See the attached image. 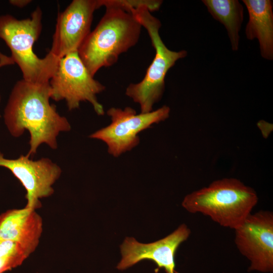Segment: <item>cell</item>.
I'll return each instance as SVG.
<instances>
[{
  "mask_svg": "<svg viewBox=\"0 0 273 273\" xmlns=\"http://www.w3.org/2000/svg\"><path fill=\"white\" fill-rule=\"evenodd\" d=\"M49 82L35 83L22 79L14 85L5 108L4 118L10 134L15 138L27 130L30 148L26 155H34L42 144L57 148V138L61 132L70 130L67 119L51 104Z\"/></svg>",
  "mask_w": 273,
  "mask_h": 273,
  "instance_id": "obj_1",
  "label": "cell"
},
{
  "mask_svg": "<svg viewBox=\"0 0 273 273\" xmlns=\"http://www.w3.org/2000/svg\"><path fill=\"white\" fill-rule=\"evenodd\" d=\"M105 8L104 16L77 51L94 77L102 67L116 63L121 54L138 43L142 27L130 13L116 7Z\"/></svg>",
  "mask_w": 273,
  "mask_h": 273,
  "instance_id": "obj_2",
  "label": "cell"
},
{
  "mask_svg": "<svg viewBox=\"0 0 273 273\" xmlns=\"http://www.w3.org/2000/svg\"><path fill=\"white\" fill-rule=\"evenodd\" d=\"M258 200L251 187L237 178H224L188 194L182 206L190 213H202L222 226L235 230L251 213Z\"/></svg>",
  "mask_w": 273,
  "mask_h": 273,
  "instance_id": "obj_3",
  "label": "cell"
},
{
  "mask_svg": "<svg viewBox=\"0 0 273 273\" xmlns=\"http://www.w3.org/2000/svg\"><path fill=\"white\" fill-rule=\"evenodd\" d=\"M42 11L37 7L30 17L18 20L10 14L0 16V38L10 49L11 58L20 68L23 79L35 83L49 82L59 59L49 52L43 58L33 47L42 29Z\"/></svg>",
  "mask_w": 273,
  "mask_h": 273,
  "instance_id": "obj_4",
  "label": "cell"
},
{
  "mask_svg": "<svg viewBox=\"0 0 273 273\" xmlns=\"http://www.w3.org/2000/svg\"><path fill=\"white\" fill-rule=\"evenodd\" d=\"M130 13L147 30L155 55L144 77L138 83L129 84L125 95L140 105L141 113H149L153 111L154 105L162 97L167 72L188 53L186 50L172 51L166 46L159 34L161 23L151 14L147 6L132 9Z\"/></svg>",
  "mask_w": 273,
  "mask_h": 273,
  "instance_id": "obj_5",
  "label": "cell"
},
{
  "mask_svg": "<svg viewBox=\"0 0 273 273\" xmlns=\"http://www.w3.org/2000/svg\"><path fill=\"white\" fill-rule=\"evenodd\" d=\"M49 85L51 98L55 101L65 100L69 111L79 108L81 102H88L97 115L104 114L97 95L104 91L106 87L89 73L78 52L59 59Z\"/></svg>",
  "mask_w": 273,
  "mask_h": 273,
  "instance_id": "obj_6",
  "label": "cell"
},
{
  "mask_svg": "<svg viewBox=\"0 0 273 273\" xmlns=\"http://www.w3.org/2000/svg\"><path fill=\"white\" fill-rule=\"evenodd\" d=\"M170 112V108L166 105L149 113L140 114H136L130 107L124 109L111 107L107 111L111 118L110 124L92 133L89 137L104 142L107 146L108 152L118 157L139 144L140 132L164 121L169 117Z\"/></svg>",
  "mask_w": 273,
  "mask_h": 273,
  "instance_id": "obj_7",
  "label": "cell"
},
{
  "mask_svg": "<svg viewBox=\"0 0 273 273\" xmlns=\"http://www.w3.org/2000/svg\"><path fill=\"white\" fill-rule=\"evenodd\" d=\"M235 244L250 262L249 269L273 270V214L261 210L250 213L235 230Z\"/></svg>",
  "mask_w": 273,
  "mask_h": 273,
  "instance_id": "obj_8",
  "label": "cell"
},
{
  "mask_svg": "<svg viewBox=\"0 0 273 273\" xmlns=\"http://www.w3.org/2000/svg\"><path fill=\"white\" fill-rule=\"evenodd\" d=\"M0 166L8 169L25 188V207L34 209L41 206L40 199L51 196L53 185L60 177V167L48 158L33 160L26 155L17 159L4 157L0 152Z\"/></svg>",
  "mask_w": 273,
  "mask_h": 273,
  "instance_id": "obj_9",
  "label": "cell"
},
{
  "mask_svg": "<svg viewBox=\"0 0 273 273\" xmlns=\"http://www.w3.org/2000/svg\"><path fill=\"white\" fill-rule=\"evenodd\" d=\"M98 0H73L58 14L52 48L49 51L59 59L77 52L90 32Z\"/></svg>",
  "mask_w": 273,
  "mask_h": 273,
  "instance_id": "obj_10",
  "label": "cell"
},
{
  "mask_svg": "<svg viewBox=\"0 0 273 273\" xmlns=\"http://www.w3.org/2000/svg\"><path fill=\"white\" fill-rule=\"evenodd\" d=\"M191 234L185 224L179 225L172 233L156 242L143 244L134 238L126 237L120 246L122 258L117 266L119 270L131 267L143 260L154 261L158 268H163L166 273L175 271V254L179 246L187 240Z\"/></svg>",
  "mask_w": 273,
  "mask_h": 273,
  "instance_id": "obj_11",
  "label": "cell"
},
{
  "mask_svg": "<svg viewBox=\"0 0 273 273\" xmlns=\"http://www.w3.org/2000/svg\"><path fill=\"white\" fill-rule=\"evenodd\" d=\"M42 227V219L34 209L25 207L0 214V240L19 243L32 253L39 243Z\"/></svg>",
  "mask_w": 273,
  "mask_h": 273,
  "instance_id": "obj_12",
  "label": "cell"
},
{
  "mask_svg": "<svg viewBox=\"0 0 273 273\" xmlns=\"http://www.w3.org/2000/svg\"><path fill=\"white\" fill-rule=\"evenodd\" d=\"M249 21L245 28L247 38L257 39L262 57L273 59V3L270 0H243Z\"/></svg>",
  "mask_w": 273,
  "mask_h": 273,
  "instance_id": "obj_13",
  "label": "cell"
},
{
  "mask_svg": "<svg viewBox=\"0 0 273 273\" xmlns=\"http://www.w3.org/2000/svg\"><path fill=\"white\" fill-rule=\"evenodd\" d=\"M213 18L225 28L232 50L239 48L240 31L244 19V9L238 0H203Z\"/></svg>",
  "mask_w": 273,
  "mask_h": 273,
  "instance_id": "obj_14",
  "label": "cell"
},
{
  "mask_svg": "<svg viewBox=\"0 0 273 273\" xmlns=\"http://www.w3.org/2000/svg\"><path fill=\"white\" fill-rule=\"evenodd\" d=\"M32 253L19 243L0 240V273L21 265Z\"/></svg>",
  "mask_w": 273,
  "mask_h": 273,
  "instance_id": "obj_15",
  "label": "cell"
},
{
  "mask_svg": "<svg viewBox=\"0 0 273 273\" xmlns=\"http://www.w3.org/2000/svg\"><path fill=\"white\" fill-rule=\"evenodd\" d=\"M100 8L113 7L122 9L130 13L132 9L142 6H147L151 12L158 11L163 3L160 0H98Z\"/></svg>",
  "mask_w": 273,
  "mask_h": 273,
  "instance_id": "obj_16",
  "label": "cell"
},
{
  "mask_svg": "<svg viewBox=\"0 0 273 273\" xmlns=\"http://www.w3.org/2000/svg\"><path fill=\"white\" fill-rule=\"evenodd\" d=\"M15 63L11 56H8L0 52V68L5 66L13 65ZM1 101V95L0 94V103Z\"/></svg>",
  "mask_w": 273,
  "mask_h": 273,
  "instance_id": "obj_17",
  "label": "cell"
},
{
  "mask_svg": "<svg viewBox=\"0 0 273 273\" xmlns=\"http://www.w3.org/2000/svg\"><path fill=\"white\" fill-rule=\"evenodd\" d=\"M31 2V1L30 0H11L9 1L10 3L12 5L19 8H22L27 6Z\"/></svg>",
  "mask_w": 273,
  "mask_h": 273,
  "instance_id": "obj_18",
  "label": "cell"
}]
</instances>
